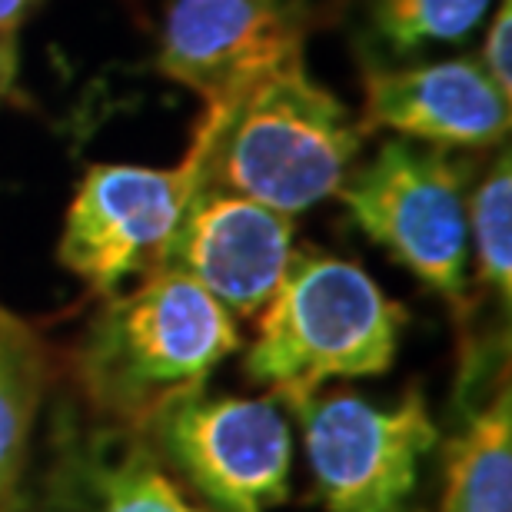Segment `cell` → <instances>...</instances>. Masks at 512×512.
<instances>
[{
	"label": "cell",
	"instance_id": "cell-1",
	"mask_svg": "<svg viewBox=\"0 0 512 512\" xmlns=\"http://www.w3.org/2000/svg\"><path fill=\"white\" fill-rule=\"evenodd\" d=\"M243 350L240 323L177 270H150L127 293L104 296L74 350L77 403L90 416L147 433L163 409L207 389Z\"/></svg>",
	"mask_w": 512,
	"mask_h": 512
},
{
	"label": "cell",
	"instance_id": "cell-2",
	"mask_svg": "<svg viewBox=\"0 0 512 512\" xmlns=\"http://www.w3.org/2000/svg\"><path fill=\"white\" fill-rule=\"evenodd\" d=\"M409 313L360 263L323 250H293L280 286L256 316L243 353L247 380L286 409L333 380L393 370Z\"/></svg>",
	"mask_w": 512,
	"mask_h": 512
},
{
	"label": "cell",
	"instance_id": "cell-3",
	"mask_svg": "<svg viewBox=\"0 0 512 512\" xmlns=\"http://www.w3.org/2000/svg\"><path fill=\"white\" fill-rule=\"evenodd\" d=\"M200 127L203 183L286 217L336 197L370 137L340 97L306 74L303 54L266 70L227 114L200 117Z\"/></svg>",
	"mask_w": 512,
	"mask_h": 512
},
{
	"label": "cell",
	"instance_id": "cell-4",
	"mask_svg": "<svg viewBox=\"0 0 512 512\" xmlns=\"http://www.w3.org/2000/svg\"><path fill=\"white\" fill-rule=\"evenodd\" d=\"M466 167L429 143L389 137L340 187L353 223L463 316L469 300Z\"/></svg>",
	"mask_w": 512,
	"mask_h": 512
},
{
	"label": "cell",
	"instance_id": "cell-5",
	"mask_svg": "<svg viewBox=\"0 0 512 512\" xmlns=\"http://www.w3.org/2000/svg\"><path fill=\"white\" fill-rule=\"evenodd\" d=\"M300 419L313 496L326 512H409L439 426L423 389L393 403L360 393H316L293 409Z\"/></svg>",
	"mask_w": 512,
	"mask_h": 512
},
{
	"label": "cell",
	"instance_id": "cell-6",
	"mask_svg": "<svg viewBox=\"0 0 512 512\" xmlns=\"http://www.w3.org/2000/svg\"><path fill=\"white\" fill-rule=\"evenodd\" d=\"M207 130L197 127L177 167L94 163L67 207L57 260L90 293L110 296L163 263L183 210L203 183Z\"/></svg>",
	"mask_w": 512,
	"mask_h": 512
},
{
	"label": "cell",
	"instance_id": "cell-7",
	"mask_svg": "<svg viewBox=\"0 0 512 512\" xmlns=\"http://www.w3.org/2000/svg\"><path fill=\"white\" fill-rule=\"evenodd\" d=\"M147 439L213 512H273L290 499L293 429L270 396L200 389L163 409Z\"/></svg>",
	"mask_w": 512,
	"mask_h": 512
},
{
	"label": "cell",
	"instance_id": "cell-8",
	"mask_svg": "<svg viewBox=\"0 0 512 512\" xmlns=\"http://www.w3.org/2000/svg\"><path fill=\"white\" fill-rule=\"evenodd\" d=\"M153 67L220 120L266 70L300 57L313 0H147Z\"/></svg>",
	"mask_w": 512,
	"mask_h": 512
},
{
	"label": "cell",
	"instance_id": "cell-9",
	"mask_svg": "<svg viewBox=\"0 0 512 512\" xmlns=\"http://www.w3.org/2000/svg\"><path fill=\"white\" fill-rule=\"evenodd\" d=\"M14 512H213L163 463L147 433L90 416L77 396L50 406Z\"/></svg>",
	"mask_w": 512,
	"mask_h": 512
},
{
	"label": "cell",
	"instance_id": "cell-10",
	"mask_svg": "<svg viewBox=\"0 0 512 512\" xmlns=\"http://www.w3.org/2000/svg\"><path fill=\"white\" fill-rule=\"evenodd\" d=\"M293 240V217L200 183L160 266L200 283L237 320H253L280 286Z\"/></svg>",
	"mask_w": 512,
	"mask_h": 512
},
{
	"label": "cell",
	"instance_id": "cell-11",
	"mask_svg": "<svg viewBox=\"0 0 512 512\" xmlns=\"http://www.w3.org/2000/svg\"><path fill=\"white\" fill-rule=\"evenodd\" d=\"M512 100L499 94L479 60L456 57L436 64L370 67L363 80L366 133L393 130L396 137L449 150L499 147L509 137Z\"/></svg>",
	"mask_w": 512,
	"mask_h": 512
},
{
	"label": "cell",
	"instance_id": "cell-12",
	"mask_svg": "<svg viewBox=\"0 0 512 512\" xmlns=\"http://www.w3.org/2000/svg\"><path fill=\"white\" fill-rule=\"evenodd\" d=\"M54 386V356L27 320L0 306V512H14Z\"/></svg>",
	"mask_w": 512,
	"mask_h": 512
},
{
	"label": "cell",
	"instance_id": "cell-13",
	"mask_svg": "<svg viewBox=\"0 0 512 512\" xmlns=\"http://www.w3.org/2000/svg\"><path fill=\"white\" fill-rule=\"evenodd\" d=\"M439 512H512V393L509 366L483 403L466 409L446 443Z\"/></svg>",
	"mask_w": 512,
	"mask_h": 512
},
{
	"label": "cell",
	"instance_id": "cell-14",
	"mask_svg": "<svg viewBox=\"0 0 512 512\" xmlns=\"http://www.w3.org/2000/svg\"><path fill=\"white\" fill-rule=\"evenodd\" d=\"M493 0H363L366 37L393 57L473 37Z\"/></svg>",
	"mask_w": 512,
	"mask_h": 512
},
{
	"label": "cell",
	"instance_id": "cell-15",
	"mask_svg": "<svg viewBox=\"0 0 512 512\" xmlns=\"http://www.w3.org/2000/svg\"><path fill=\"white\" fill-rule=\"evenodd\" d=\"M469 250L476 253V286L489 290L509 320L512 303V163L503 143L499 157L469 193Z\"/></svg>",
	"mask_w": 512,
	"mask_h": 512
},
{
	"label": "cell",
	"instance_id": "cell-16",
	"mask_svg": "<svg viewBox=\"0 0 512 512\" xmlns=\"http://www.w3.org/2000/svg\"><path fill=\"white\" fill-rule=\"evenodd\" d=\"M483 70L499 87V94L512 100V0H503L489 24L486 44H483Z\"/></svg>",
	"mask_w": 512,
	"mask_h": 512
},
{
	"label": "cell",
	"instance_id": "cell-17",
	"mask_svg": "<svg viewBox=\"0 0 512 512\" xmlns=\"http://www.w3.org/2000/svg\"><path fill=\"white\" fill-rule=\"evenodd\" d=\"M44 0H0V34L17 37L20 27L37 14Z\"/></svg>",
	"mask_w": 512,
	"mask_h": 512
},
{
	"label": "cell",
	"instance_id": "cell-18",
	"mask_svg": "<svg viewBox=\"0 0 512 512\" xmlns=\"http://www.w3.org/2000/svg\"><path fill=\"white\" fill-rule=\"evenodd\" d=\"M17 37L0 34V97H17Z\"/></svg>",
	"mask_w": 512,
	"mask_h": 512
}]
</instances>
